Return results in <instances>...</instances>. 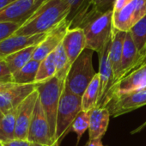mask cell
I'll list each match as a JSON object with an SVG mask.
<instances>
[{
	"label": "cell",
	"mask_w": 146,
	"mask_h": 146,
	"mask_svg": "<svg viewBox=\"0 0 146 146\" xmlns=\"http://www.w3.org/2000/svg\"><path fill=\"white\" fill-rule=\"evenodd\" d=\"M39 98V92L36 90L31 93L18 107L17 119H16V130L15 138L27 139L30 123L33 118L35 108Z\"/></svg>",
	"instance_id": "obj_11"
},
{
	"label": "cell",
	"mask_w": 146,
	"mask_h": 146,
	"mask_svg": "<svg viewBox=\"0 0 146 146\" xmlns=\"http://www.w3.org/2000/svg\"><path fill=\"white\" fill-rule=\"evenodd\" d=\"M85 146H104L102 143V139H95V140H89Z\"/></svg>",
	"instance_id": "obj_34"
},
{
	"label": "cell",
	"mask_w": 146,
	"mask_h": 146,
	"mask_svg": "<svg viewBox=\"0 0 146 146\" xmlns=\"http://www.w3.org/2000/svg\"><path fill=\"white\" fill-rule=\"evenodd\" d=\"M146 127V121L142 125H140L139 127H137V128H136L135 130H133L132 131H131V134H135V133H137V132H139V131H141L143 128H145Z\"/></svg>",
	"instance_id": "obj_37"
},
{
	"label": "cell",
	"mask_w": 146,
	"mask_h": 146,
	"mask_svg": "<svg viewBox=\"0 0 146 146\" xmlns=\"http://www.w3.org/2000/svg\"><path fill=\"white\" fill-rule=\"evenodd\" d=\"M47 34V33H46ZM46 34L35 35H11L0 41V59H4L26 47L39 45L46 37Z\"/></svg>",
	"instance_id": "obj_14"
},
{
	"label": "cell",
	"mask_w": 146,
	"mask_h": 146,
	"mask_svg": "<svg viewBox=\"0 0 146 146\" xmlns=\"http://www.w3.org/2000/svg\"><path fill=\"white\" fill-rule=\"evenodd\" d=\"M17 109L18 108L5 114L4 117L0 119V142L2 143L15 139Z\"/></svg>",
	"instance_id": "obj_24"
},
{
	"label": "cell",
	"mask_w": 146,
	"mask_h": 146,
	"mask_svg": "<svg viewBox=\"0 0 146 146\" xmlns=\"http://www.w3.org/2000/svg\"><path fill=\"white\" fill-rule=\"evenodd\" d=\"M145 16L146 0H132L119 11L113 12V27L119 31L129 32Z\"/></svg>",
	"instance_id": "obj_7"
},
{
	"label": "cell",
	"mask_w": 146,
	"mask_h": 146,
	"mask_svg": "<svg viewBox=\"0 0 146 146\" xmlns=\"http://www.w3.org/2000/svg\"><path fill=\"white\" fill-rule=\"evenodd\" d=\"M145 64H146V52H145L144 55L138 60L137 65L135 66V68H134L131 71H133V70H137V69H138V68H140V67H142V66H143V65H145ZM130 72H131V71H130Z\"/></svg>",
	"instance_id": "obj_35"
},
{
	"label": "cell",
	"mask_w": 146,
	"mask_h": 146,
	"mask_svg": "<svg viewBox=\"0 0 146 146\" xmlns=\"http://www.w3.org/2000/svg\"><path fill=\"white\" fill-rule=\"evenodd\" d=\"M70 29V23L66 20L63 21L51 31H49L45 39L37 46L33 58L39 62L42 61L49 54L53 52L56 48L62 43L68 29Z\"/></svg>",
	"instance_id": "obj_12"
},
{
	"label": "cell",
	"mask_w": 146,
	"mask_h": 146,
	"mask_svg": "<svg viewBox=\"0 0 146 146\" xmlns=\"http://www.w3.org/2000/svg\"><path fill=\"white\" fill-rule=\"evenodd\" d=\"M101 95V83L98 72L88 85L82 96V110L90 112L99 102Z\"/></svg>",
	"instance_id": "obj_21"
},
{
	"label": "cell",
	"mask_w": 146,
	"mask_h": 146,
	"mask_svg": "<svg viewBox=\"0 0 146 146\" xmlns=\"http://www.w3.org/2000/svg\"><path fill=\"white\" fill-rule=\"evenodd\" d=\"M127 32L119 31L116 29H113V36L110 42L109 46V59L112 65L113 72V78L115 84L119 73V69L120 65L121 57H122V52H123V46L124 41L126 36Z\"/></svg>",
	"instance_id": "obj_19"
},
{
	"label": "cell",
	"mask_w": 146,
	"mask_h": 146,
	"mask_svg": "<svg viewBox=\"0 0 146 146\" xmlns=\"http://www.w3.org/2000/svg\"><path fill=\"white\" fill-rule=\"evenodd\" d=\"M32 146H49V145H43V144H40V143H32ZM54 146V145H52Z\"/></svg>",
	"instance_id": "obj_38"
},
{
	"label": "cell",
	"mask_w": 146,
	"mask_h": 146,
	"mask_svg": "<svg viewBox=\"0 0 146 146\" xmlns=\"http://www.w3.org/2000/svg\"><path fill=\"white\" fill-rule=\"evenodd\" d=\"M40 63L37 60L31 59L23 68L11 74V81L15 84H32L35 82Z\"/></svg>",
	"instance_id": "obj_20"
},
{
	"label": "cell",
	"mask_w": 146,
	"mask_h": 146,
	"mask_svg": "<svg viewBox=\"0 0 146 146\" xmlns=\"http://www.w3.org/2000/svg\"><path fill=\"white\" fill-rule=\"evenodd\" d=\"M64 83L65 82L59 80L57 77H54L46 83L36 84L37 90L39 92V98L49 123L53 144L56 135L57 113L60 98L64 89Z\"/></svg>",
	"instance_id": "obj_4"
},
{
	"label": "cell",
	"mask_w": 146,
	"mask_h": 146,
	"mask_svg": "<svg viewBox=\"0 0 146 146\" xmlns=\"http://www.w3.org/2000/svg\"><path fill=\"white\" fill-rule=\"evenodd\" d=\"M14 85H15V84L12 82H0V92L6 90Z\"/></svg>",
	"instance_id": "obj_33"
},
{
	"label": "cell",
	"mask_w": 146,
	"mask_h": 146,
	"mask_svg": "<svg viewBox=\"0 0 146 146\" xmlns=\"http://www.w3.org/2000/svg\"><path fill=\"white\" fill-rule=\"evenodd\" d=\"M93 52L94 51L85 48L70 65L64 88L77 96H83L88 85L97 73L93 66Z\"/></svg>",
	"instance_id": "obj_2"
},
{
	"label": "cell",
	"mask_w": 146,
	"mask_h": 146,
	"mask_svg": "<svg viewBox=\"0 0 146 146\" xmlns=\"http://www.w3.org/2000/svg\"><path fill=\"white\" fill-rule=\"evenodd\" d=\"M22 26L21 23H0V41L5 38L11 36L15 32Z\"/></svg>",
	"instance_id": "obj_28"
},
{
	"label": "cell",
	"mask_w": 146,
	"mask_h": 146,
	"mask_svg": "<svg viewBox=\"0 0 146 146\" xmlns=\"http://www.w3.org/2000/svg\"><path fill=\"white\" fill-rule=\"evenodd\" d=\"M110 118V113L105 107L96 106L90 111L89 126L90 140L102 138L108 130Z\"/></svg>",
	"instance_id": "obj_17"
},
{
	"label": "cell",
	"mask_w": 146,
	"mask_h": 146,
	"mask_svg": "<svg viewBox=\"0 0 146 146\" xmlns=\"http://www.w3.org/2000/svg\"><path fill=\"white\" fill-rule=\"evenodd\" d=\"M131 1L132 0H115L114 5H113V12L119 11L125 6H126L128 4H130Z\"/></svg>",
	"instance_id": "obj_32"
},
{
	"label": "cell",
	"mask_w": 146,
	"mask_h": 146,
	"mask_svg": "<svg viewBox=\"0 0 146 146\" xmlns=\"http://www.w3.org/2000/svg\"><path fill=\"white\" fill-rule=\"evenodd\" d=\"M70 11L66 0H46L22 26L14 35H35L46 34L66 20Z\"/></svg>",
	"instance_id": "obj_1"
},
{
	"label": "cell",
	"mask_w": 146,
	"mask_h": 146,
	"mask_svg": "<svg viewBox=\"0 0 146 146\" xmlns=\"http://www.w3.org/2000/svg\"><path fill=\"white\" fill-rule=\"evenodd\" d=\"M146 88V64L129 72L121 79L117 81L111 89L108 91L102 100L97 104V106H102V104L112 96L125 94L131 91H136Z\"/></svg>",
	"instance_id": "obj_8"
},
{
	"label": "cell",
	"mask_w": 146,
	"mask_h": 146,
	"mask_svg": "<svg viewBox=\"0 0 146 146\" xmlns=\"http://www.w3.org/2000/svg\"><path fill=\"white\" fill-rule=\"evenodd\" d=\"M66 1L70 7V11L67 18V21L70 23L71 20L75 17V16L88 4L90 0H66Z\"/></svg>",
	"instance_id": "obj_29"
},
{
	"label": "cell",
	"mask_w": 146,
	"mask_h": 146,
	"mask_svg": "<svg viewBox=\"0 0 146 146\" xmlns=\"http://www.w3.org/2000/svg\"><path fill=\"white\" fill-rule=\"evenodd\" d=\"M27 139L33 143H40L49 146L54 145L51 137L49 123L40 98H38L35 108Z\"/></svg>",
	"instance_id": "obj_9"
},
{
	"label": "cell",
	"mask_w": 146,
	"mask_h": 146,
	"mask_svg": "<svg viewBox=\"0 0 146 146\" xmlns=\"http://www.w3.org/2000/svg\"><path fill=\"white\" fill-rule=\"evenodd\" d=\"M113 17L112 10L91 21L83 29L86 39V48L100 54L110 43L114 29Z\"/></svg>",
	"instance_id": "obj_5"
},
{
	"label": "cell",
	"mask_w": 146,
	"mask_h": 146,
	"mask_svg": "<svg viewBox=\"0 0 146 146\" xmlns=\"http://www.w3.org/2000/svg\"><path fill=\"white\" fill-rule=\"evenodd\" d=\"M109 46H110V43L99 54L100 66H99L98 75L101 83V95H100L99 102L102 100V98L105 96V95L111 89V87L113 85L114 83L113 72L109 59Z\"/></svg>",
	"instance_id": "obj_18"
},
{
	"label": "cell",
	"mask_w": 146,
	"mask_h": 146,
	"mask_svg": "<svg viewBox=\"0 0 146 146\" xmlns=\"http://www.w3.org/2000/svg\"><path fill=\"white\" fill-rule=\"evenodd\" d=\"M4 146H32V143L28 139H13L7 143H3Z\"/></svg>",
	"instance_id": "obj_31"
},
{
	"label": "cell",
	"mask_w": 146,
	"mask_h": 146,
	"mask_svg": "<svg viewBox=\"0 0 146 146\" xmlns=\"http://www.w3.org/2000/svg\"><path fill=\"white\" fill-rule=\"evenodd\" d=\"M54 56H55V63H56V70H57L56 77L59 80L65 82L71 64L69 61V58L67 57V54L65 52V50L62 43L54 51Z\"/></svg>",
	"instance_id": "obj_26"
},
{
	"label": "cell",
	"mask_w": 146,
	"mask_h": 146,
	"mask_svg": "<svg viewBox=\"0 0 146 146\" xmlns=\"http://www.w3.org/2000/svg\"><path fill=\"white\" fill-rule=\"evenodd\" d=\"M0 82H12L11 73L5 59H0Z\"/></svg>",
	"instance_id": "obj_30"
},
{
	"label": "cell",
	"mask_w": 146,
	"mask_h": 146,
	"mask_svg": "<svg viewBox=\"0 0 146 146\" xmlns=\"http://www.w3.org/2000/svg\"><path fill=\"white\" fill-rule=\"evenodd\" d=\"M0 146H4V145H3V143H2L1 142H0Z\"/></svg>",
	"instance_id": "obj_40"
},
{
	"label": "cell",
	"mask_w": 146,
	"mask_h": 146,
	"mask_svg": "<svg viewBox=\"0 0 146 146\" xmlns=\"http://www.w3.org/2000/svg\"><path fill=\"white\" fill-rule=\"evenodd\" d=\"M129 32L142 58L146 52V16L137 22Z\"/></svg>",
	"instance_id": "obj_25"
},
{
	"label": "cell",
	"mask_w": 146,
	"mask_h": 146,
	"mask_svg": "<svg viewBox=\"0 0 146 146\" xmlns=\"http://www.w3.org/2000/svg\"><path fill=\"white\" fill-rule=\"evenodd\" d=\"M13 1H15V0H0V10L6 7L8 5H10Z\"/></svg>",
	"instance_id": "obj_36"
},
{
	"label": "cell",
	"mask_w": 146,
	"mask_h": 146,
	"mask_svg": "<svg viewBox=\"0 0 146 146\" xmlns=\"http://www.w3.org/2000/svg\"><path fill=\"white\" fill-rule=\"evenodd\" d=\"M37 46L38 45L26 47L4 58L9 67V70L11 74L17 71L21 68H23L26 64H28L33 58V54Z\"/></svg>",
	"instance_id": "obj_22"
},
{
	"label": "cell",
	"mask_w": 146,
	"mask_h": 146,
	"mask_svg": "<svg viewBox=\"0 0 146 146\" xmlns=\"http://www.w3.org/2000/svg\"><path fill=\"white\" fill-rule=\"evenodd\" d=\"M81 111L82 96L73 94L64 88L57 113L55 146H59L61 141L68 134L73 122Z\"/></svg>",
	"instance_id": "obj_3"
},
{
	"label": "cell",
	"mask_w": 146,
	"mask_h": 146,
	"mask_svg": "<svg viewBox=\"0 0 146 146\" xmlns=\"http://www.w3.org/2000/svg\"><path fill=\"white\" fill-rule=\"evenodd\" d=\"M115 0H90L70 23V29H84L88 23L112 11Z\"/></svg>",
	"instance_id": "obj_10"
},
{
	"label": "cell",
	"mask_w": 146,
	"mask_h": 146,
	"mask_svg": "<svg viewBox=\"0 0 146 146\" xmlns=\"http://www.w3.org/2000/svg\"><path fill=\"white\" fill-rule=\"evenodd\" d=\"M90 113L87 111H81L77 118L75 119L71 125V130L77 134L78 137V143H79L82 136L85 133L87 130H89L90 126Z\"/></svg>",
	"instance_id": "obj_27"
},
{
	"label": "cell",
	"mask_w": 146,
	"mask_h": 146,
	"mask_svg": "<svg viewBox=\"0 0 146 146\" xmlns=\"http://www.w3.org/2000/svg\"><path fill=\"white\" fill-rule=\"evenodd\" d=\"M56 63H55V56L54 52L49 54L46 58H45L40 63V66L38 69V72L35 78V84H40L46 83L54 77H56Z\"/></svg>",
	"instance_id": "obj_23"
},
{
	"label": "cell",
	"mask_w": 146,
	"mask_h": 146,
	"mask_svg": "<svg viewBox=\"0 0 146 146\" xmlns=\"http://www.w3.org/2000/svg\"><path fill=\"white\" fill-rule=\"evenodd\" d=\"M63 46L70 64L74 62L86 48V39L83 29H69L63 41Z\"/></svg>",
	"instance_id": "obj_15"
},
{
	"label": "cell",
	"mask_w": 146,
	"mask_h": 146,
	"mask_svg": "<svg viewBox=\"0 0 146 146\" xmlns=\"http://www.w3.org/2000/svg\"><path fill=\"white\" fill-rule=\"evenodd\" d=\"M146 105V88L109 97L101 107L108 109L111 117L116 118Z\"/></svg>",
	"instance_id": "obj_6"
},
{
	"label": "cell",
	"mask_w": 146,
	"mask_h": 146,
	"mask_svg": "<svg viewBox=\"0 0 146 146\" xmlns=\"http://www.w3.org/2000/svg\"><path fill=\"white\" fill-rule=\"evenodd\" d=\"M140 58L141 55L139 54V52L133 41V39L130 32H127L124 41L122 57L116 82L128 74L130 71H131L135 68Z\"/></svg>",
	"instance_id": "obj_16"
},
{
	"label": "cell",
	"mask_w": 146,
	"mask_h": 146,
	"mask_svg": "<svg viewBox=\"0 0 146 146\" xmlns=\"http://www.w3.org/2000/svg\"><path fill=\"white\" fill-rule=\"evenodd\" d=\"M37 88L32 84H15L11 88L0 92V111L4 114L17 108L19 105Z\"/></svg>",
	"instance_id": "obj_13"
},
{
	"label": "cell",
	"mask_w": 146,
	"mask_h": 146,
	"mask_svg": "<svg viewBox=\"0 0 146 146\" xmlns=\"http://www.w3.org/2000/svg\"><path fill=\"white\" fill-rule=\"evenodd\" d=\"M4 115H5V114H4V113H3L1 112V111H0V119H2V118L4 117Z\"/></svg>",
	"instance_id": "obj_39"
}]
</instances>
